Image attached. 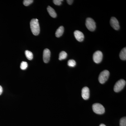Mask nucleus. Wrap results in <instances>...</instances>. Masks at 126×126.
<instances>
[{"mask_svg":"<svg viewBox=\"0 0 126 126\" xmlns=\"http://www.w3.org/2000/svg\"><path fill=\"white\" fill-rule=\"evenodd\" d=\"M126 81L123 79H121L117 81L115 85L114 90L115 92H119L125 87Z\"/></svg>","mask_w":126,"mask_h":126,"instance_id":"39448f33","label":"nucleus"},{"mask_svg":"<svg viewBox=\"0 0 126 126\" xmlns=\"http://www.w3.org/2000/svg\"><path fill=\"white\" fill-rule=\"evenodd\" d=\"M110 75V73L108 70H104L101 72L98 77V80L99 82L103 84L106 82L108 79Z\"/></svg>","mask_w":126,"mask_h":126,"instance_id":"7ed1b4c3","label":"nucleus"},{"mask_svg":"<svg viewBox=\"0 0 126 126\" xmlns=\"http://www.w3.org/2000/svg\"><path fill=\"white\" fill-rule=\"evenodd\" d=\"M92 108L93 111L97 114H102L105 112V108L101 104H94L93 105Z\"/></svg>","mask_w":126,"mask_h":126,"instance_id":"f03ea898","label":"nucleus"},{"mask_svg":"<svg viewBox=\"0 0 126 126\" xmlns=\"http://www.w3.org/2000/svg\"><path fill=\"white\" fill-rule=\"evenodd\" d=\"M119 57L120 59L123 60H126V47L122 49L119 54Z\"/></svg>","mask_w":126,"mask_h":126,"instance_id":"ddd939ff","label":"nucleus"},{"mask_svg":"<svg viewBox=\"0 0 126 126\" xmlns=\"http://www.w3.org/2000/svg\"><path fill=\"white\" fill-rule=\"evenodd\" d=\"M74 35L75 38L78 41L82 42L84 39L83 34L79 31L76 30L74 32Z\"/></svg>","mask_w":126,"mask_h":126,"instance_id":"9d476101","label":"nucleus"},{"mask_svg":"<svg viewBox=\"0 0 126 126\" xmlns=\"http://www.w3.org/2000/svg\"><path fill=\"white\" fill-rule=\"evenodd\" d=\"M103 59V54L100 51L94 52L93 56V59L94 63H99L101 62Z\"/></svg>","mask_w":126,"mask_h":126,"instance_id":"423d86ee","label":"nucleus"},{"mask_svg":"<svg viewBox=\"0 0 126 126\" xmlns=\"http://www.w3.org/2000/svg\"><path fill=\"white\" fill-rule=\"evenodd\" d=\"M110 24L112 27L116 30H118L120 28L118 20L115 17H112L111 18L110 20Z\"/></svg>","mask_w":126,"mask_h":126,"instance_id":"0eeeda50","label":"nucleus"},{"mask_svg":"<svg viewBox=\"0 0 126 126\" xmlns=\"http://www.w3.org/2000/svg\"><path fill=\"white\" fill-rule=\"evenodd\" d=\"M2 92H3V89L1 86H0V95L2 94Z\"/></svg>","mask_w":126,"mask_h":126,"instance_id":"4be33fe9","label":"nucleus"},{"mask_svg":"<svg viewBox=\"0 0 126 126\" xmlns=\"http://www.w3.org/2000/svg\"><path fill=\"white\" fill-rule=\"evenodd\" d=\"M67 1L68 4L71 5L73 2L74 0H67Z\"/></svg>","mask_w":126,"mask_h":126,"instance_id":"412c9836","label":"nucleus"},{"mask_svg":"<svg viewBox=\"0 0 126 126\" xmlns=\"http://www.w3.org/2000/svg\"><path fill=\"white\" fill-rule=\"evenodd\" d=\"M30 27L32 32L34 35H38L40 31L38 20L37 19H33L30 22Z\"/></svg>","mask_w":126,"mask_h":126,"instance_id":"f257e3e1","label":"nucleus"},{"mask_svg":"<svg viewBox=\"0 0 126 126\" xmlns=\"http://www.w3.org/2000/svg\"><path fill=\"white\" fill-rule=\"evenodd\" d=\"M67 56V54L64 51H62L60 52L59 55V60H63L65 59L66 58Z\"/></svg>","mask_w":126,"mask_h":126,"instance_id":"4468645a","label":"nucleus"},{"mask_svg":"<svg viewBox=\"0 0 126 126\" xmlns=\"http://www.w3.org/2000/svg\"><path fill=\"white\" fill-rule=\"evenodd\" d=\"M86 25L88 29L90 31H94L96 29V23L92 18H87L86 20Z\"/></svg>","mask_w":126,"mask_h":126,"instance_id":"20e7f679","label":"nucleus"},{"mask_svg":"<svg viewBox=\"0 0 126 126\" xmlns=\"http://www.w3.org/2000/svg\"><path fill=\"white\" fill-rule=\"evenodd\" d=\"M120 126H126V118L124 117L120 119Z\"/></svg>","mask_w":126,"mask_h":126,"instance_id":"a211bd4d","label":"nucleus"},{"mask_svg":"<svg viewBox=\"0 0 126 126\" xmlns=\"http://www.w3.org/2000/svg\"><path fill=\"white\" fill-rule=\"evenodd\" d=\"M50 56V52L48 49H45L43 52V60L45 63H48Z\"/></svg>","mask_w":126,"mask_h":126,"instance_id":"6e6552de","label":"nucleus"},{"mask_svg":"<svg viewBox=\"0 0 126 126\" xmlns=\"http://www.w3.org/2000/svg\"><path fill=\"white\" fill-rule=\"evenodd\" d=\"M33 1V0H25L23 1V4L25 6H28Z\"/></svg>","mask_w":126,"mask_h":126,"instance_id":"6ab92c4d","label":"nucleus"},{"mask_svg":"<svg viewBox=\"0 0 126 126\" xmlns=\"http://www.w3.org/2000/svg\"><path fill=\"white\" fill-rule=\"evenodd\" d=\"M63 1V0H54L53 2L55 5H60L62 4V1Z\"/></svg>","mask_w":126,"mask_h":126,"instance_id":"aec40b11","label":"nucleus"},{"mask_svg":"<svg viewBox=\"0 0 126 126\" xmlns=\"http://www.w3.org/2000/svg\"><path fill=\"white\" fill-rule=\"evenodd\" d=\"M90 96V91L87 87H84L82 89V96L85 100L88 99Z\"/></svg>","mask_w":126,"mask_h":126,"instance_id":"1a4fd4ad","label":"nucleus"},{"mask_svg":"<svg viewBox=\"0 0 126 126\" xmlns=\"http://www.w3.org/2000/svg\"><path fill=\"white\" fill-rule=\"evenodd\" d=\"M68 65L69 67H74L76 65V63L74 60H70L68 62Z\"/></svg>","mask_w":126,"mask_h":126,"instance_id":"dca6fc26","label":"nucleus"},{"mask_svg":"<svg viewBox=\"0 0 126 126\" xmlns=\"http://www.w3.org/2000/svg\"><path fill=\"white\" fill-rule=\"evenodd\" d=\"M28 67V64L27 62L23 61L21 62L20 65V68L22 70H25Z\"/></svg>","mask_w":126,"mask_h":126,"instance_id":"f3484780","label":"nucleus"},{"mask_svg":"<svg viewBox=\"0 0 126 126\" xmlns=\"http://www.w3.org/2000/svg\"><path fill=\"white\" fill-rule=\"evenodd\" d=\"M26 56L28 60H31L33 58V54L32 52L29 51V50H26L25 52Z\"/></svg>","mask_w":126,"mask_h":126,"instance_id":"2eb2a0df","label":"nucleus"},{"mask_svg":"<svg viewBox=\"0 0 126 126\" xmlns=\"http://www.w3.org/2000/svg\"><path fill=\"white\" fill-rule=\"evenodd\" d=\"M99 126H106V125H104V124H101Z\"/></svg>","mask_w":126,"mask_h":126,"instance_id":"5701e85b","label":"nucleus"},{"mask_svg":"<svg viewBox=\"0 0 126 126\" xmlns=\"http://www.w3.org/2000/svg\"><path fill=\"white\" fill-rule=\"evenodd\" d=\"M47 11L48 12L50 16L53 18H56L57 16V14L54 9L50 6H48L47 8Z\"/></svg>","mask_w":126,"mask_h":126,"instance_id":"9b49d317","label":"nucleus"},{"mask_svg":"<svg viewBox=\"0 0 126 126\" xmlns=\"http://www.w3.org/2000/svg\"><path fill=\"white\" fill-rule=\"evenodd\" d=\"M64 29L63 26H60L58 29L57 30L55 33V36L57 38H59L63 35V33Z\"/></svg>","mask_w":126,"mask_h":126,"instance_id":"f8f14e48","label":"nucleus"}]
</instances>
